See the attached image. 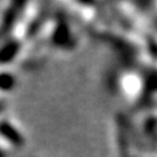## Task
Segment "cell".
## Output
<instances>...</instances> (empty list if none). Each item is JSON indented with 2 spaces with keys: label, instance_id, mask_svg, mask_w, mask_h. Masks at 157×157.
Wrapping results in <instances>:
<instances>
[{
  "label": "cell",
  "instance_id": "2",
  "mask_svg": "<svg viewBox=\"0 0 157 157\" xmlns=\"http://www.w3.org/2000/svg\"><path fill=\"white\" fill-rule=\"evenodd\" d=\"M0 132L3 134V136L7 140H9L13 145H22L24 139L22 135L14 128L12 123H9L7 121H2L0 122Z\"/></svg>",
  "mask_w": 157,
  "mask_h": 157
},
{
  "label": "cell",
  "instance_id": "1",
  "mask_svg": "<svg viewBox=\"0 0 157 157\" xmlns=\"http://www.w3.org/2000/svg\"><path fill=\"white\" fill-rule=\"evenodd\" d=\"M51 41L55 46L60 48H71L73 46V38L64 18H59L56 26L51 34Z\"/></svg>",
  "mask_w": 157,
  "mask_h": 157
},
{
  "label": "cell",
  "instance_id": "3",
  "mask_svg": "<svg viewBox=\"0 0 157 157\" xmlns=\"http://www.w3.org/2000/svg\"><path fill=\"white\" fill-rule=\"evenodd\" d=\"M20 50V42L13 39L11 42H7L2 48H0V62L7 63L9 60L17 55V52Z\"/></svg>",
  "mask_w": 157,
  "mask_h": 157
},
{
  "label": "cell",
  "instance_id": "4",
  "mask_svg": "<svg viewBox=\"0 0 157 157\" xmlns=\"http://www.w3.org/2000/svg\"><path fill=\"white\" fill-rule=\"evenodd\" d=\"M16 85V78L9 72H0V90L9 92Z\"/></svg>",
  "mask_w": 157,
  "mask_h": 157
}]
</instances>
